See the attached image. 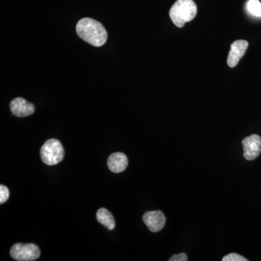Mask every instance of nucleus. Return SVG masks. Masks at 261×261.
Wrapping results in <instances>:
<instances>
[{"label":"nucleus","instance_id":"39448f33","mask_svg":"<svg viewBox=\"0 0 261 261\" xmlns=\"http://www.w3.org/2000/svg\"><path fill=\"white\" fill-rule=\"evenodd\" d=\"M244 157L247 161L255 160L261 152V138L257 135H252L243 141Z\"/></svg>","mask_w":261,"mask_h":261},{"label":"nucleus","instance_id":"0eeeda50","mask_svg":"<svg viewBox=\"0 0 261 261\" xmlns=\"http://www.w3.org/2000/svg\"><path fill=\"white\" fill-rule=\"evenodd\" d=\"M249 43L245 40H237L231 45L227 58V63L230 68H234L238 65L240 59L246 53Z\"/></svg>","mask_w":261,"mask_h":261},{"label":"nucleus","instance_id":"f8f14e48","mask_svg":"<svg viewBox=\"0 0 261 261\" xmlns=\"http://www.w3.org/2000/svg\"><path fill=\"white\" fill-rule=\"evenodd\" d=\"M10 192L8 187L1 185L0 186V203L3 204L9 199Z\"/></svg>","mask_w":261,"mask_h":261},{"label":"nucleus","instance_id":"6e6552de","mask_svg":"<svg viewBox=\"0 0 261 261\" xmlns=\"http://www.w3.org/2000/svg\"><path fill=\"white\" fill-rule=\"evenodd\" d=\"M10 108L13 115L20 118L31 116L35 111L34 105L21 97L13 99L10 102Z\"/></svg>","mask_w":261,"mask_h":261},{"label":"nucleus","instance_id":"20e7f679","mask_svg":"<svg viewBox=\"0 0 261 261\" xmlns=\"http://www.w3.org/2000/svg\"><path fill=\"white\" fill-rule=\"evenodd\" d=\"M10 256L15 260L33 261L40 256V250L34 244H15L10 250Z\"/></svg>","mask_w":261,"mask_h":261},{"label":"nucleus","instance_id":"1a4fd4ad","mask_svg":"<svg viewBox=\"0 0 261 261\" xmlns=\"http://www.w3.org/2000/svg\"><path fill=\"white\" fill-rule=\"evenodd\" d=\"M128 158L122 152L111 154L108 159V166L113 173H121L128 166Z\"/></svg>","mask_w":261,"mask_h":261},{"label":"nucleus","instance_id":"f257e3e1","mask_svg":"<svg viewBox=\"0 0 261 261\" xmlns=\"http://www.w3.org/2000/svg\"><path fill=\"white\" fill-rule=\"evenodd\" d=\"M76 32L84 42L94 47H101L106 44L108 39L107 32L105 27L92 18L81 19L76 25Z\"/></svg>","mask_w":261,"mask_h":261},{"label":"nucleus","instance_id":"f03ea898","mask_svg":"<svg viewBox=\"0 0 261 261\" xmlns=\"http://www.w3.org/2000/svg\"><path fill=\"white\" fill-rule=\"evenodd\" d=\"M197 13V5L193 0H177L171 7L169 15L173 23L182 28L195 18Z\"/></svg>","mask_w":261,"mask_h":261},{"label":"nucleus","instance_id":"9b49d317","mask_svg":"<svg viewBox=\"0 0 261 261\" xmlns=\"http://www.w3.org/2000/svg\"><path fill=\"white\" fill-rule=\"evenodd\" d=\"M249 13L256 17H261V3L258 0H249L247 5Z\"/></svg>","mask_w":261,"mask_h":261},{"label":"nucleus","instance_id":"9d476101","mask_svg":"<svg viewBox=\"0 0 261 261\" xmlns=\"http://www.w3.org/2000/svg\"><path fill=\"white\" fill-rule=\"evenodd\" d=\"M97 219L98 222L106 226L108 229H114L116 226V221L111 213L105 207L99 208L97 212Z\"/></svg>","mask_w":261,"mask_h":261},{"label":"nucleus","instance_id":"ddd939ff","mask_svg":"<svg viewBox=\"0 0 261 261\" xmlns=\"http://www.w3.org/2000/svg\"><path fill=\"white\" fill-rule=\"evenodd\" d=\"M223 261H248L247 258L237 253H230L222 258Z\"/></svg>","mask_w":261,"mask_h":261},{"label":"nucleus","instance_id":"423d86ee","mask_svg":"<svg viewBox=\"0 0 261 261\" xmlns=\"http://www.w3.org/2000/svg\"><path fill=\"white\" fill-rule=\"evenodd\" d=\"M146 226L152 232L161 231L166 224V216L161 211H149L142 217Z\"/></svg>","mask_w":261,"mask_h":261},{"label":"nucleus","instance_id":"7ed1b4c3","mask_svg":"<svg viewBox=\"0 0 261 261\" xmlns=\"http://www.w3.org/2000/svg\"><path fill=\"white\" fill-rule=\"evenodd\" d=\"M41 159L44 164L55 166L64 159L65 151L59 140L50 139L43 145L40 150Z\"/></svg>","mask_w":261,"mask_h":261},{"label":"nucleus","instance_id":"4468645a","mask_svg":"<svg viewBox=\"0 0 261 261\" xmlns=\"http://www.w3.org/2000/svg\"><path fill=\"white\" fill-rule=\"evenodd\" d=\"M188 260V257H187V255L186 254L184 253V252H182V253L178 254V255H173L172 257H171V258L169 259V261H187Z\"/></svg>","mask_w":261,"mask_h":261}]
</instances>
